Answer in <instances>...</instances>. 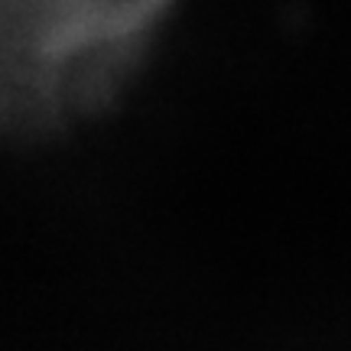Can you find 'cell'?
<instances>
[{"mask_svg": "<svg viewBox=\"0 0 351 351\" xmlns=\"http://www.w3.org/2000/svg\"><path fill=\"white\" fill-rule=\"evenodd\" d=\"M173 0H0V130L62 127L114 98Z\"/></svg>", "mask_w": 351, "mask_h": 351, "instance_id": "obj_1", "label": "cell"}]
</instances>
